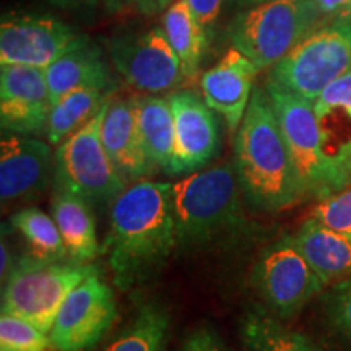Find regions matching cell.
Here are the masks:
<instances>
[{
  "instance_id": "6da1fadb",
  "label": "cell",
  "mask_w": 351,
  "mask_h": 351,
  "mask_svg": "<svg viewBox=\"0 0 351 351\" xmlns=\"http://www.w3.org/2000/svg\"><path fill=\"white\" fill-rule=\"evenodd\" d=\"M178 247L171 182L140 179L111 204L104 239L114 283L122 291L152 278Z\"/></svg>"
},
{
  "instance_id": "7a4b0ae2",
  "label": "cell",
  "mask_w": 351,
  "mask_h": 351,
  "mask_svg": "<svg viewBox=\"0 0 351 351\" xmlns=\"http://www.w3.org/2000/svg\"><path fill=\"white\" fill-rule=\"evenodd\" d=\"M232 163L243 194L263 212H282L304 199L265 88H254L244 119L234 134Z\"/></svg>"
},
{
  "instance_id": "3957f363",
  "label": "cell",
  "mask_w": 351,
  "mask_h": 351,
  "mask_svg": "<svg viewBox=\"0 0 351 351\" xmlns=\"http://www.w3.org/2000/svg\"><path fill=\"white\" fill-rule=\"evenodd\" d=\"M241 192L234 163L215 165L171 182L178 247H202L243 230Z\"/></svg>"
},
{
  "instance_id": "277c9868",
  "label": "cell",
  "mask_w": 351,
  "mask_h": 351,
  "mask_svg": "<svg viewBox=\"0 0 351 351\" xmlns=\"http://www.w3.org/2000/svg\"><path fill=\"white\" fill-rule=\"evenodd\" d=\"M304 197L324 200L351 184V176L328 160L314 103L267 78L265 86Z\"/></svg>"
},
{
  "instance_id": "5b68a950",
  "label": "cell",
  "mask_w": 351,
  "mask_h": 351,
  "mask_svg": "<svg viewBox=\"0 0 351 351\" xmlns=\"http://www.w3.org/2000/svg\"><path fill=\"white\" fill-rule=\"evenodd\" d=\"M327 19L313 0H270L247 7L228 28L231 46L267 70Z\"/></svg>"
},
{
  "instance_id": "8992f818",
  "label": "cell",
  "mask_w": 351,
  "mask_h": 351,
  "mask_svg": "<svg viewBox=\"0 0 351 351\" xmlns=\"http://www.w3.org/2000/svg\"><path fill=\"white\" fill-rule=\"evenodd\" d=\"M96 274L101 271L91 262L43 261L28 254L8 271L2 289V313L28 320L49 335L65 298Z\"/></svg>"
},
{
  "instance_id": "52a82bcc",
  "label": "cell",
  "mask_w": 351,
  "mask_h": 351,
  "mask_svg": "<svg viewBox=\"0 0 351 351\" xmlns=\"http://www.w3.org/2000/svg\"><path fill=\"white\" fill-rule=\"evenodd\" d=\"M351 70V16L327 20L270 69L269 78L307 101Z\"/></svg>"
},
{
  "instance_id": "ba28073f",
  "label": "cell",
  "mask_w": 351,
  "mask_h": 351,
  "mask_svg": "<svg viewBox=\"0 0 351 351\" xmlns=\"http://www.w3.org/2000/svg\"><path fill=\"white\" fill-rule=\"evenodd\" d=\"M104 108L106 104L56 150L54 186L82 197L93 208L111 205L129 186L114 166L101 138Z\"/></svg>"
},
{
  "instance_id": "9c48e42d",
  "label": "cell",
  "mask_w": 351,
  "mask_h": 351,
  "mask_svg": "<svg viewBox=\"0 0 351 351\" xmlns=\"http://www.w3.org/2000/svg\"><path fill=\"white\" fill-rule=\"evenodd\" d=\"M251 280L257 295L280 319L295 317L327 288L293 236H282L262 249Z\"/></svg>"
},
{
  "instance_id": "30bf717a",
  "label": "cell",
  "mask_w": 351,
  "mask_h": 351,
  "mask_svg": "<svg viewBox=\"0 0 351 351\" xmlns=\"http://www.w3.org/2000/svg\"><path fill=\"white\" fill-rule=\"evenodd\" d=\"M119 317L112 288L101 274L88 276L70 291L49 332L57 351H90L99 343Z\"/></svg>"
},
{
  "instance_id": "8fae6325",
  "label": "cell",
  "mask_w": 351,
  "mask_h": 351,
  "mask_svg": "<svg viewBox=\"0 0 351 351\" xmlns=\"http://www.w3.org/2000/svg\"><path fill=\"white\" fill-rule=\"evenodd\" d=\"M109 54L122 78L145 95L174 91L187 80L181 59L163 28L112 39Z\"/></svg>"
},
{
  "instance_id": "7c38bea8",
  "label": "cell",
  "mask_w": 351,
  "mask_h": 351,
  "mask_svg": "<svg viewBox=\"0 0 351 351\" xmlns=\"http://www.w3.org/2000/svg\"><path fill=\"white\" fill-rule=\"evenodd\" d=\"M80 34L47 15H8L0 25V65L46 70Z\"/></svg>"
},
{
  "instance_id": "4fadbf2b",
  "label": "cell",
  "mask_w": 351,
  "mask_h": 351,
  "mask_svg": "<svg viewBox=\"0 0 351 351\" xmlns=\"http://www.w3.org/2000/svg\"><path fill=\"white\" fill-rule=\"evenodd\" d=\"M174 117V156L169 176H187L207 166L219 148V127L204 96L179 90L168 96Z\"/></svg>"
},
{
  "instance_id": "5bb4252c",
  "label": "cell",
  "mask_w": 351,
  "mask_h": 351,
  "mask_svg": "<svg viewBox=\"0 0 351 351\" xmlns=\"http://www.w3.org/2000/svg\"><path fill=\"white\" fill-rule=\"evenodd\" d=\"M56 152L49 142L3 132L0 140L2 204L34 200L54 181Z\"/></svg>"
},
{
  "instance_id": "9a60e30c",
  "label": "cell",
  "mask_w": 351,
  "mask_h": 351,
  "mask_svg": "<svg viewBox=\"0 0 351 351\" xmlns=\"http://www.w3.org/2000/svg\"><path fill=\"white\" fill-rule=\"evenodd\" d=\"M51 108L46 70L0 65V125L3 132L32 137L43 134Z\"/></svg>"
},
{
  "instance_id": "2e32d148",
  "label": "cell",
  "mask_w": 351,
  "mask_h": 351,
  "mask_svg": "<svg viewBox=\"0 0 351 351\" xmlns=\"http://www.w3.org/2000/svg\"><path fill=\"white\" fill-rule=\"evenodd\" d=\"M258 72L261 70L249 57L231 47L200 78L205 103L226 121L231 134H236L244 119Z\"/></svg>"
},
{
  "instance_id": "e0dca14e",
  "label": "cell",
  "mask_w": 351,
  "mask_h": 351,
  "mask_svg": "<svg viewBox=\"0 0 351 351\" xmlns=\"http://www.w3.org/2000/svg\"><path fill=\"white\" fill-rule=\"evenodd\" d=\"M101 138L127 184L147 179L156 171L145 150L134 98H109L103 114Z\"/></svg>"
},
{
  "instance_id": "ac0fdd59",
  "label": "cell",
  "mask_w": 351,
  "mask_h": 351,
  "mask_svg": "<svg viewBox=\"0 0 351 351\" xmlns=\"http://www.w3.org/2000/svg\"><path fill=\"white\" fill-rule=\"evenodd\" d=\"M52 104L83 88L114 91L111 70L103 52L85 36L77 39L56 62L46 69Z\"/></svg>"
},
{
  "instance_id": "d6986e66",
  "label": "cell",
  "mask_w": 351,
  "mask_h": 351,
  "mask_svg": "<svg viewBox=\"0 0 351 351\" xmlns=\"http://www.w3.org/2000/svg\"><path fill=\"white\" fill-rule=\"evenodd\" d=\"M314 112L327 158L351 176V70L319 95Z\"/></svg>"
},
{
  "instance_id": "ffe728a7",
  "label": "cell",
  "mask_w": 351,
  "mask_h": 351,
  "mask_svg": "<svg viewBox=\"0 0 351 351\" xmlns=\"http://www.w3.org/2000/svg\"><path fill=\"white\" fill-rule=\"evenodd\" d=\"M293 239L326 287L351 276V238L307 218Z\"/></svg>"
},
{
  "instance_id": "44dd1931",
  "label": "cell",
  "mask_w": 351,
  "mask_h": 351,
  "mask_svg": "<svg viewBox=\"0 0 351 351\" xmlns=\"http://www.w3.org/2000/svg\"><path fill=\"white\" fill-rule=\"evenodd\" d=\"M51 215L72 261L90 263L99 254L93 207L72 192L54 186Z\"/></svg>"
},
{
  "instance_id": "7402d4cb",
  "label": "cell",
  "mask_w": 351,
  "mask_h": 351,
  "mask_svg": "<svg viewBox=\"0 0 351 351\" xmlns=\"http://www.w3.org/2000/svg\"><path fill=\"white\" fill-rule=\"evenodd\" d=\"M135 112L145 150L156 169L169 173L174 156V117L169 99L155 95L135 96Z\"/></svg>"
},
{
  "instance_id": "603a6c76",
  "label": "cell",
  "mask_w": 351,
  "mask_h": 351,
  "mask_svg": "<svg viewBox=\"0 0 351 351\" xmlns=\"http://www.w3.org/2000/svg\"><path fill=\"white\" fill-rule=\"evenodd\" d=\"M163 29L181 59L186 78H194L208 52L210 33L199 23L186 0H176L165 10Z\"/></svg>"
},
{
  "instance_id": "cb8c5ba5",
  "label": "cell",
  "mask_w": 351,
  "mask_h": 351,
  "mask_svg": "<svg viewBox=\"0 0 351 351\" xmlns=\"http://www.w3.org/2000/svg\"><path fill=\"white\" fill-rule=\"evenodd\" d=\"M243 351H326L304 333L285 327L276 317L254 309L241 322Z\"/></svg>"
},
{
  "instance_id": "d4e9b609",
  "label": "cell",
  "mask_w": 351,
  "mask_h": 351,
  "mask_svg": "<svg viewBox=\"0 0 351 351\" xmlns=\"http://www.w3.org/2000/svg\"><path fill=\"white\" fill-rule=\"evenodd\" d=\"M111 95V90L103 88H83L60 98L51 108L46 127L47 142L59 147L65 138L93 119Z\"/></svg>"
},
{
  "instance_id": "484cf974",
  "label": "cell",
  "mask_w": 351,
  "mask_h": 351,
  "mask_svg": "<svg viewBox=\"0 0 351 351\" xmlns=\"http://www.w3.org/2000/svg\"><path fill=\"white\" fill-rule=\"evenodd\" d=\"M171 315L163 304L145 302L119 335L101 351H165Z\"/></svg>"
},
{
  "instance_id": "4316f807",
  "label": "cell",
  "mask_w": 351,
  "mask_h": 351,
  "mask_svg": "<svg viewBox=\"0 0 351 351\" xmlns=\"http://www.w3.org/2000/svg\"><path fill=\"white\" fill-rule=\"evenodd\" d=\"M10 226L23 236L32 256L43 261L70 258L54 218L41 208L26 207L19 210L10 217Z\"/></svg>"
},
{
  "instance_id": "83f0119b",
  "label": "cell",
  "mask_w": 351,
  "mask_h": 351,
  "mask_svg": "<svg viewBox=\"0 0 351 351\" xmlns=\"http://www.w3.org/2000/svg\"><path fill=\"white\" fill-rule=\"evenodd\" d=\"M51 339L46 332L16 315L0 314V351H46Z\"/></svg>"
},
{
  "instance_id": "f1b7e54d",
  "label": "cell",
  "mask_w": 351,
  "mask_h": 351,
  "mask_svg": "<svg viewBox=\"0 0 351 351\" xmlns=\"http://www.w3.org/2000/svg\"><path fill=\"white\" fill-rule=\"evenodd\" d=\"M322 309L328 328L351 343V276L324 289Z\"/></svg>"
},
{
  "instance_id": "f546056e",
  "label": "cell",
  "mask_w": 351,
  "mask_h": 351,
  "mask_svg": "<svg viewBox=\"0 0 351 351\" xmlns=\"http://www.w3.org/2000/svg\"><path fill=\"white\" fill-rule=\"evenodd\" d=\"M311 218L328 230L351 238V184L327 199L319 200L313 208Z\"/></svg>"
},
{
  "instance_id": "4dcf8cb0",
  "label": "cell",
  "mask_w": 351,
  "mask_h": 351,
  "mask_svg": "<svg viewBox=\"0 0 351 351\" xmlns=\"http://www.w3.org/2000/svg\"><path fill=\"white\" fill-rule=\"evenodd\" d=\"M179 351H230L221 335L212 327H199L184 340Z\"/></svg>"
},
{
  "instance_id": "1f68e13d",
  "label": "cell",
  "mask_w": 351,
  "mask_h": 351,
  "mask_svg": "<svg viewBox=\"0 0 351 351\" xmlns=\"http://www.w3.org/2000/svg\"><path fill=\"white\" fill-rule=\"evenodd\" d=\"M223 2L225 0H186L195 19L208 33H212V28L221 13Z\"/></svg>"
},
{
  "instance_id": "d6a6232c",
  "label": "cell",
  "mask_w": 351,
  "mask_h": 351,
  "mask_svg": "<svg viewBox=\"0 0 351 351\" xmlns=\"http://www.w3.org/2000/svg\"><path fill=\"white\" fill-rule=\"evenodd\" d=\"M327 20L351 16V0H313Z\"/></svg>"
},
{
  "instance_id": "836d02e7",
  "label": "cell",
  "mask_w": 351,
  "mask_h": 351,
  "mask_svg": "<svg viewBox=\"0 0 351 351\" xmlns=\"http://www.w3.org/2000/svg\"><path fill=\"white\" fill-rule=\"evenodd\" d=\"M129 2L134 3L135 8H138V12L143 15H156V13L168 10L176 0H129Z\"/></svg>"
},
{
  "instance_id": "e575fe53",
  "label": "cell",
  "mask_w": 351,
  "mask_h": 351,
  "mask_svg": "<svg viewBox=\"0 0 351 351\" xmlns=\"http://www.w3.org/2000/svg\"><path fill=\"white\" fill-rule=\"evenodd\" d=\"M52 5L64 8V10H73V12H83L93 8L98 0H47Z\"/></svg>"
},
{
  "instance_id": "d590c367",
  "label": "cell",
  "mask_w": 351,
  "mask_h": 351,
  "mask_svg": "<svg viewBox=\"0 0 351 351\" xmlns=\"http://www.w3.org/2000/svg\"><path fill=\"white\" fill-rule=\"evenodd\" d=\"M13 263L15 262L12 261V252L10 249H8L5 236H2V263H0V275H2V282L7 278L8 271L12 270Z\"/></svg>"
},
{
  "instance_id": "8d00e7d4",
  "label": "cell",
  "mask_w": 351,
  "mask_h": 351,
  "mask_svg": "<svg viewBox=\"0 0 351 351\" xmlns=\"http://www.w3.org/2000/svg\"><path fill=\"white\" fill-rule=\"evenodd\" d=\"M263 2H270V0H231V3H234V5L243 7V8L258 5V3H263Z\"/></svg>"
},
{
  "instance_id": "74e56055",
  "label": "cell",
  "mask_w": 351,
  "mask_h": 351,
  "mask_svg": "<svg viewBox=\"0 0 351 351\" xmlns=\"http://www.w3.org/2000/svg\"><path fill=\"white\" fill-rule=\"evenodd\" d=\"M106 2H108V5L111 7V8H116L121 3V0H106Z\"/></svg>"
}]
</instances>
